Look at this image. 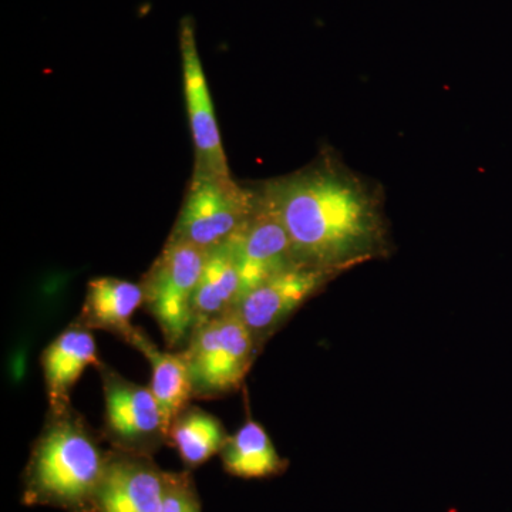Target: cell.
Here are the masks:
<instances>
[{
	"label": "cell",
	"mask_w": 512,
	"mask_h": 512,
	"mask_svg": "<svg viewBox=\"0 0 512 512\" xmlns=\"http://www.w3.org/2000/svg\"><path fill=\"white\" fill-rule=\"evenodd\" d=\"M256 190L284 224L299 265L343 274L389 254L382 188L330 148L302 170Z\"/></svg>",
	"instance_id": "1"
},
{
	"label": "cell",
	"mask_w": 512,
	"mask_h": 512,
	"mask_svg": "<svg viewBox=\"0 0 512 512\" xmlns=\"http://www.w3.org/2000/svg\"><path fill=\"white\" fill-rule=\"evenodd\" d=\"M103 437L70 406L47 410L22 477V503L64 512H96L107 451Z\"/></svg>",
	"instance_id": "2"
},
{
	"label": "cell",
	"mask_w": 512,
	"mask_h": 512,
	"mask_svg": "<svg viewBox=\"0 0 512 512\" xmlns=\"http://www.w3.org/2000/svg\"><path fill=\"white\" fill-rule=\"evenodd\" d=\"M195 400H212L241 389L261 352L237 311L198 323L183 350Z\"/></svg>",
	"instance_id": "3"
},
{
	"label": "cell",
	"mask_w": 512,
	"mask_h": 512,
	"mask_svg": "<svg viewBox=\"0 0 512 512\" xmlns=\"http://www.w3.org/2000/svg\"><path fill=\"white\" fill-rule=\"evenodd\" d=\"M205 256V249L168 238L141 279L143 308L156 320L168 349L183 350L194 329L195 291Z\"/></svg>",
	"instance_id": "4"
},
{
	"label": "cell",
	"mask_w": 512,
	"mask_h": 512,
	"mask_svg": "<svg viewBox=\"0 0 512 512\" xmlns=\"http://www.w3.org/2000/svg\"><path fill=\"white\" fill-rule=\"evenodd\" d=\"M258 205V191L242 187L232 175L194 171L168 238L208 251L235 237Z\"/></svg>",
	"instance_id": "5"
},
{
	"label": "cell",
	"mask_w": 512,
	"mask_h": 512,
	"mask_svg": "<svg viewBox=\"0 0 512 512\" xmlns=\"http://www.w3.org/2000/svg\"><path fill=\"white\" fill-rule=\"evenodd\" d=\"M97 370L104 397L101 437L113 450L154 457L168 444V430L150 386L131 382L106 363Z\"/></svg>",
	"instance_id": "6"
},
{
	"label": "cell",
	"mask_w": 512,
	"mask_h": 512,
	"mask_svg": "<svg viewBox=\"0 0 512 512\" xmlns=\"http://www.w3.org/2000/svg\"><path fill=\"white\" fill-rule=\"evenodd\" d=\"M339 275L315 266H292L255 286L239 301L235 311L262 349L284 323Z\"/></svg>",
	"instance_id": "7"
},
{
	"label": "cell",
	"mask_w": 512,
	"mask_h": 512,
	"mask_svg": "<svg viewBox=\"0 0 512 512\" xmlns=\"http://www.w3.org/2000/svg\"><path fill=\"white\" fill-rule=\"evenodd\" d=\"M185 106L195 153V173L231 175L215 117L214 103L198 50L195 22L184 16L178 26Z\"/></svg>",
	"instance_id": "8"
},
{
	"label": "cell",
	"mask_w": 512,
	"mask_h": 512,
	"mask_svg": "<svg viewBox=\"0 0 512 512\" xmlns=\"http://www.w3.org/2000/svg\"><path fill=\"white\" fill-rule=\"evenodd\" d=\"M167 471L154 457L109 448L96 497V512H160Z\"/></svg>",
	"instance_id": "9"
},
{
	"label": "cell",
	"mask_w": 512,
	"mask_h": 512,
	"mask_svg": "<svg viewBox=\"0 0 512 512\" xmlns=\"http://www.w3.org/2000/svg\"><path fill=\"white\" fill-rule=\"evenodd\" d=\"M229 241L237 254L241 299L266 279L299 265L284 224L262 200L261 195L258 210Z\"/></svg>",
	"instance_id": "10"
},
{
	"label": "cell",
	"mask_w": 512,
	"mask_h": 512,
	"mask_svg": "<svg viewBox=\"0 0 512 512\" xmlns=\"http://www.w3.org/2000/svg\"><path fill=\"white\" fill-rule=\"evenodd\" d=\"M101 363L92 330L73 320L40 356L49 409L70 406V394L84 370Z\"/></svg>",
	"instance_id": "11"
},
{
	"label": "cell",
	"mask_w": 512,
	"mask_h": 512,
	"mask_svg": "<svg viewBox=\"0 0 512 512\" xmlns=\"http://www.w3.org/2000/svg\"><path fill=\"white\" fill-rule=\"evenodd\" d=\"M143 303V288L140 284L101 276L87 284L82 311L76 322L89 330L109 332L127 343L137 328L131 319Z\"/></svg>",
	"instance_id": "12"
},
{
	"label": "cell",
	"mask_w": 512,
	"mask_h": 512,
	"mask_svg": "<svg viewBox=\"0 0 512 512\" xmlns=\"http://www.w3.org/2000/svg\"><path fill=\"white\" fill-rule=\"evenodd\" d=\"M127 343L146 356L150 363V389L160 404L165 426L170 430L171 423L178 413L194 400L190 370L183 352H164L158 349L140 328L131 333Z\"/></svg>",
	"instance_id": "13"
},
{
	"label": "cell",
	"mask_w": 512,
	"mask_h": 512,
	"mask_svg": "<svg viewBox=\"0 0 512 512\" xmlns=\"http://www.w3.org/2000/svg\"><path fill=\"white\" fill-rule=\"evenodd\" d=\"M241 274L232 242L208 249L194 298L195 325L237 308ZM195 328V326H194Z\"/></svg>",
	"instance_id": "14"
},
{
	"label": "cell",
	"mask_w": 512,
	"mask_h": 512,
	"mask_svg": "<svg viewBox=\"0 0 512 512\" xmlns=\"http://www.w3.org/2000/svg\"><path fill=\"white\" fill-rule=\"evenodd\" d=\"M220 458L228 474L245 480L279 476L288 467L264 427L251 417L229 436Z\"/></svg>",
	"instance_id": "15"
},
{
	"label": "cell",
	"mask_w": 512,
	"mask_h": 512,
	"mask_svg": "<svg viewBox=\"0 0 512 512\" xmlns=\"http://www.w3.org/2000/svg\"><path fill=\"white\" fill-rule=\"evenodd\" d=\"M229 436L218 417L188 404L171 423L168 444L178 451L185 468L194 470L210 458L220 456Z\"/></svg>",
	"instance_id": "16"
},
{
	"label": "cell",
	"mask_w": 512,
	"mask_h": 512,
	"mask_svg": "<svg viewBox=\"0 0 512 512\" xmlns=\"http://www.w3.org/2000/svg\"><path fill=\"white\" fill-rule=\"evenodd\" d=\"M160 512H201L200 495L191 470L167 471V483Z\"/></svg>",
	"instance_id": "17"
}]
</instances>
